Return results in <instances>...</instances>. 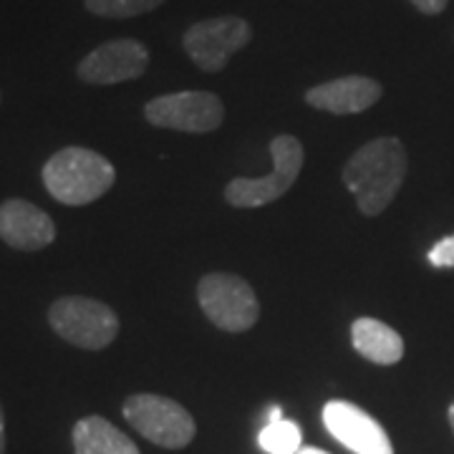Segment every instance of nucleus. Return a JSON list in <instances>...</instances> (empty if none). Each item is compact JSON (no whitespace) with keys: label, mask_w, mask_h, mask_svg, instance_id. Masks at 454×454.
<instances>
[{"label":"nucleus","mask_w":454,"mask_h":454,"mask_svg":"<svg viewBox=\"0 0 454 454\" xmlns=\"http://www.w3.org/2000/svg\"><path fill=\"white\" fill-rule=\"evenodd\" d=\"M49 324L56 336L83 351L112 346L119 333V318L106 303L86 295H64L49 309Z\"/></svg>","instance_id":"7ed1b4c3"},{"label":"nucleus","mask_w":454,"mask_h":454,"mask_svg":"<svg viewBox=\"0 0 454 454\" xmlns=\"http://www.w3.org/2000/svg\"><path fill=\"white\" fill-rule=\"evenodd\" d=\"M450 424H452V432H454V402L452 406H450Z\"/></svg>","instance_id":"4be33fe9"},{"label":"nucleus","mask_w":454,"mask_h":454,"mask_svg":"<svg viewBox=\"0 0 454 454\" xmlns=\"http://www.w3.org/2000/svg\"><path fill=\"white\" fill-rule=\"evenodd\" d=\"M447 3L450 0H411V5L424 16H439L447 8Z\"/></svg>","instance_id":"a211bd4d"},{"label":"nucleus","mask_w":454,"mask_h":454,"mask_svg":"<svg viewBox=\"0 0 454 454\" xmlns=\"http://www.w3.org/2000/svg\"><path fill=\"white\" fill-rule=\"evenodd\" d=\"M298 454H328V452H324V450H318V447H303V450H301V452Z\"/></svg>","instance_id":"412c9836"},{"label":"nucleus","mask_w":454,"mask_h":454,"mask_svg":"<svg viewBox=\"0 0 454 454\" xmlns=\"http://www.w3.org/2000/svg\"><path fill=\"white\" fill-rule=\"evenodd\" d=\"M381 94H384L381 83L369 76H343L309 89L306 101L313 109L328 114H358L372 109Z\"/></svg>","instance_id":"f8f14e48"},{"label":"nucleus","mask_w":454,"mask_h":454,"mask_svg":"<svg viewBox=\"0 0 454 454\" xmlns=\"http://www.w3.org/2000/svg\"><path fill=\"white\" fill-rule=\"evenodd\" d=\"M124 419L164 450H182L195 439V419L177 402L160 394H131L121 406Z\"/></svg>","instance_id":"20e7f679"},{"label":"nucleus","mask_w":454,"mask_h":454,"mask_svg":"<svg viewBox=\"0 0 454 454\" xmlns=\"http://www.w3.org/2000/svg\"><path fill=\"white\" fill-rule=\"evenodd\" d=\"M43 184L49 195L68 205V207H82L91 205L98 197H104L116 182L114 164L86 146H64L51 160L43 164Z\"/></svg>","instance_id":"f03ea898"},{"label":"nucleus","mask_w":454,"mask_h":454,"mask_svg":"<svg viewBox=\"0 0 454 454\" xmlns=\"http://www.w3.org/2000/svg\"><path fill=\"white\" fill-rule=\"evenodd\" d=\"M278 419H283L280 406H270V411H268V422H278Z\"/></svg>","instance_id":"aec40b11"},{"label":"nucleus","mask_w":454,"mask_h":454,"mask_svg":"<svg viewBox=\"0 0 454 454\" xmlns=\"http://www.w3.org/2000/svg\"><path fill=\"white\" fill-rule=\"evenodd\" d=\"M146 66L149 51L145 43L134 38H114L83 56L76 66V76L89 86H114L139 79Z\"/></svg>","instance_id":"1a4fd4ad"},{"label":"nucleus","mask_w":454,"mask_h":454,"mask_svg":"<svg viewBox=\"0 0 454 454\" xmlns=\"http://www.w3.org/2000/svg\"><path fill=\"white\" fill-rule=\"evenodd\" d=\"M250 38H253V28L245 18L217 16L190 26L184 31L182 43L197 68L217 74L230 64V59L238 51L250 43Z\"/></svg>","instance_id":"0eeeda50"},{"label":"nucleus","mask_w":454,"mask_h":454,"mask_svg":"<svg viewBox=\"0 0 454 454\" xmlns=\"http://www.w3.org/2000/svg\"><path fill=\"white\" fill-rule=\"evenodd\" d=\"M260 450L268 454H298L303 447V434L298 429V424L291 419H278V422H268L260 432Z\"/></svg>","instance_id":"2eb2a0df"},{"label":"nucleus","mask_w":454,"mask_h":454,"mask_svg":"<svg viewBox=\"0 0 454 454\" xmlns=\"http://www.w3.org/2000/svg\"><path fill=\"white\" fill-rule=\"evenodd\" d=\"M145 116L152 127L160 129L205 134L223 124L225 106L210 91H177L152 98L145 106Z\"/></svg>","instance_id":"6e6552de"},{"label":"nucleus","mask_w":454,"mask_h":454,"mask_svg":"<svg viewBox=\"0 0 454 454\" xmlns=\"http://www.w3.org/2000/svg\"><path fill=\"white\" fill-rule=\"evenodd\" d=\"M406 177V149L396 137H379L364 145L343 167V182L364 215H381L399 195Z\"/></svg>","instance_id":"f257e3e1"},{"label":"nucleus","mask_w":454,"mask_h":454,"mask_svg":"<svg viewBox=\"0 0 454 454\" xmlns=\"http://www.w3.org/2000/svg\"><path fill=\"white\" fill-rule=\"evenodd\" d=\"M324 424L331 437L354 454H394L387 429L351 402H328L324 406Z\"/></svg>","instance_id":"9d476101"},{"label":"nucleus","mask_w":454,"mask_h":454,"mask_svg":"<svg viewBox=\"0 0 454 454\" xmlns=\"http://www.w3.org/2000/svg\"><path fill=\"white\" fill-rule=\"evenodd\" d=\"M429 262L434 268H454V235L439 240L432 250H429Z\"/></svg>","instance_id":"f3484780"},{"label":"nucleus","mask_w":454,"mask_h":454,"mask_svg":"<svg viewBox=\"0 0 454 454\" xmlns=\"http://www.w3.org/2000/svg\"><path fill=\"white\" fill-rule=\"evenodd\" d=\"M0 454H5V417H3V406H0Z\"/></svg>","instance_id":"6ab92c4d"},{"label":"nucleus","mask_w":454,"mask_h":454,"mask_svg":"<svg viewBox=\"0 0 454 454\" xmlns=\"http://www.w3.org/2000/svg\"><path fill=\"white\" fill-rule=\"evenodd\" d=\"M164 0H83L86 11L98 18H134L160 8Z\"/></svg>","instance_id":"dca6fc26"},{"label":"nucleus","mask_w":454,"mask_h":454,"mask_svg":"<svg viewBox=\"0 0 454 454\" xmlns=\"http://www.w3.org/2000/svg\"><path fill=\"white\" fill-rule=\"evenodd\" d=\"M200 309L212 324L230 333L250 331L260 316L258 298L243 278L230 273H210L197 286Z\"/></svg>","instance_id":"423d86ee"},{"label":"nucleus","mask_w":454,"mask_h":454,"mask_svg":"<svg viewBox=\"0 0 454 454\" xmlns=\"http://www.w3.org/2000/svg\"><path fill=\"white\" fill-rule=\"evenodd\" d=\"M270 157L276 167L268 177H238L227 184L225 200L232 207H262L291 190L303 169V145L291 134H280L270 145Z\"/></svg>","instance_id":"39448f33"},{"label":"nucleus","mask_w":454,"mask_h":454,"mask_svg":"<svg viewBox=\"0 0 454 454\" xmlns=\"http://www.w3.org/2000/svg\"><path fill=\"white\" fill-rule=\"evenodd\" d=\"M76 454H139L137 444L104 417H83L74 427Z\"/></svg>","instance_id":"4468645a"},{"label":"nucleus","mask_w":454,"mask_h":454,"mask_svg":"<svg viewBox=\"0 0 454 454\" xmlns=\"http://www.w3.org/2000/svg\"><path fill=\"white\" fill-rule=\"evenodd\" d=\"M354 348L364 358H369L379 366H394L404 356V340L391 328L376 318H358L351 325Z\"/></svg>","instance_id":"ddd939ff"},{"label":"nucleus","mask_w":454,"mask_h":454,"mask_svg":"<svg viewBox=\"0 0 454 454\" xmlns=\"http://www.w3.org/2000/svg\"><path fill=\"white\" fill-rule=\"evenodd\" d=\"M0 240L20 253H35L56 240V223L28 200L11 197L0 205Z\"/></svg>","instance_id":"9b49d317"}]
</instances>
